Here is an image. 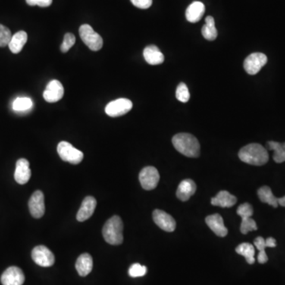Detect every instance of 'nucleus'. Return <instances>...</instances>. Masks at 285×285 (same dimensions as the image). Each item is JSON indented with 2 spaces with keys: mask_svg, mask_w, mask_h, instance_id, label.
I'll return each instance as SVG.
<instances>
[{
  "mask_svg": "<svg viewBox=\"0 0 285 285\" xmlns=\"http://www.w3.org/2000/svg\"><path fill=\"white\" fill-rule=\"evenodd\" d=\"M175 149L185 156L198 158L201 154V146L198 139L189 133H179L172 139Z\"/></svg>",
  "mask_w": 285,
  "mask_h": 285,
  "instance_id": "f257e3e1",
  "label": "nucleus"
},
{
  "mask_svg": "<svg viewBox=\"0 0 285 285\" xmlns=\"http://www.w3.org/2000/svg\"><path fill=\"white\" fill-rule=\"evenodd\" d=\"M241 161L254 166H263L269 161L268 151L259 144H250L239 151Z\"/></svg>",
  "mask_w": 285,
  "mask_h": 285,
  "instance_id": "f03ea898",
  "label": "nucleus"
},
{
  "mask_svg": "<svg viewBox=\"0 0 285 285\" xmlns=\"http://www.w3.org/2000/svg\"><path fill=\"white\" fill-rule=\"evenodd\" d=\"M123 222L118 216H114L107 220L102 229V235L105 242L110 245H120L124 241Z\"/></svg>",
  "mask_w": 285,
  "mask_h": 285,
  "instance_id": "7ed1b4c3",
  "label": "nucleus"
},
{
  "mask_svg": "<svg viewBox=\"0 0 285 285\" xmlns=\"http://www.w3.org/2000/svg\"><path fill=\"white\" fill-rule=\"evenodd\" d=\"M79 36L85 45L92 50L98 51L103 46V40L90 25H82L79 28Z\"/></svg>",
  "mask_w": 285,
  "mask_h": 285,
  "instance_id": "20e7f679",
  "label": "nucleus"
},
{
  "mask_svg": "<svg viewBox=\"0 0 285 285\" xmlns=\"http://www.w3.org/2000/svg\"><path fill=\"white\" fill-rule=\"evenodd\" d=\"M57 152L60 155V158L64 162H67L69 164H80L83 159V153L79 150L75 148L70 142L62 141L57 146Z\"/></svg>",
  "mask_w": 285,
  "mask_h": 285,
  "instance_id": "39448f33",
  "label": "nucleus"
},
{
  "mask_svg": "<svg viewBox=\"0 0 285 285\" xmlns=\"http://www.w3.org/2000/svg\"><path fill=\"white\" fill-rule=\"evenodd\" d=\"M139 179L142 189L152 190L158 186L160 179L159 173L155 167H145L139 173Z\"/></svg>",
  "mask_w": 285,
  "mask_h": 285,
  "instance_id": "423d86ee",
  "label": "nucleus"
},
{
  "mask_svg": "<svg viewBox=\"0 0 285 285\" xmlns=\"http://www.w3.org/2000/svg\"><path fill=\"white\" fill-rule=\"evenodd\" d=\"M268 58L261 52H254L246 57L244 60L243 67L249 75L254 76L258 74L262 67L266 64Z\"/></svg>",
  "mask_w": 285,
  "mask_h": 285,
  "instance_id": "0eeeda50",
  "label": "nucleus"
},
{
  "mask_svg": "<svg viewBox=\"0 0 285 285\" xmlns=\"http://www.w3.org/2000/svg\"><path fill=\"white\" fill-rule=\"evenodd\" d=\"M132 109V102L127 98H119L112 101L105 106V113L111 117L124 115Z\"/></svg>",
  "mask_w": 285,
  "mask_h": 285,
  "instance_id": "6e6552de",
  "label": "nucleus"
},
{
  "mask_svg": "<svg viewBox=\"0 0 285 285\" xmlns=\"http://www.w3.org/2000/svg\"><path fill=\"white\" fill-rule=\"evenodd\" d=\"M32 258L37 264L42 267H50L55 263L52 251L45 246H38L32 251Z\"/></svg>",
  "mask_w": 285,
  "mask_h": 285,
  "instance_id": "1a4fd4ad",
  "label": "nucleus"
},
{
  "mask_svg": "<svg viewBox=\"0 0 285 285\" xmlns=\"http://www.w3.org/2000/svg\"><path fill=\"white\" fill-rule=\"evenodd\" d=\"M29 212L36 219L42 218L45 212V196L42 191L33 192L29 201Z\"/></svg>",
  "mask_w": 285,
  "mask_h": 285,
  "instance_id": "9d476101",
  "label": "nucleus"
},
{
  "mask_svg": "<svg viewBox=\"0 0 285 285\" xmlns=\"http://www.w3.org/2000/svg\"><path fill=\"white\" fill-rule=\"evenodd\" d=\"M24 282V273L19 267H9L1 277V283L3 285H23Z\"/></svg>",
  "mask_w": 285,
  "mask_h": 285,
  "instance_id": "9b49d317",
  "label": "nucleus"
},
{
  "mask_svg": "<svg viewBox=\"0 0 285 285\" xmlns=\"http://www.w3.org/2000/svg\"><path fill=\"white\" fill-rule=\"evenodd\" d=\"M64 89L60 81L52 80L47 85L43 97L47 102L54 103L64 97Z\"/></svg>",
  "mask_w": 285,
  "mask_h": 285,
  "instance_id": "f8f14e48",
  "label": "nucleus"
},
{
  "mask_svg": "<svg viewBox=\"0 0 285 285\" xmlns=\"http://www.w3.org/2000/svg\"><path fill=\"white\" fill-rule=\"evenodd\" d=\"M153 220L156 225L167 232H173L176 228V222L174 219L162 210L156 209L153 211Z\"/></svg>",
  "mask_w": 285,
  "mask_h": 285,
  "instance_id": "ddd939ff",
  "label": "nucleus"
},
{
  "mask_svg": "<svg viewBox=\"0 0 285 285\" xmlns=\"http://www.w3.org/2000/svg\"><path fill=\"white\" fill-rule=\"evenodd\" d=\"M31 177V170L29 163L26 158H20L16 163L14 179L20 185L26 184Z\"/></svg>",
  "mask_w": 285,
  "mask_h": 285,
  "instance_id": "4468645a",
  "label": "nucleus"
},
{
  "mask_svg": "<svg viewBox=\"0 0 285 285\" xmlns=\"http://www.w3.org/2000/svg\"><path fill=\"white\" fill-rule=\"evenodd\" d=\"M97 206V201L95 198L91 196L86 197L83 200L80 208L77 213L78 221L84 222L91 218L95 212V208Z\"/></svg>",
  "mask_w": 285,
  "mask_h": 285,
  "instance_id": "2eb2a0df",
  "label": "nucleus"
},
{
  "mask_svg": "<svg viewBox=\"0 0 285 285\" xmlns=\"http://www.w3.org/2000/svg\"><path fill=\"white\" fill-rule=\"evenodd\" d=\"M205 222L208 227L220 237H225L228 233V230L223 223V219L220 214L208 216L205 219Z\"/></svg>",
  "mask_w": 285,
  "mask_h": 285,
  "instance_id": "dca6fc26",
  "label": "nucleus"
},
{
  "mask_svg": "<svg viewBox=\"0 0 285 285\" xmlns=\"http://www.w3.org/2000/svg\"><path fill=\"white\" fill-rule=\"evenodd\" d=\"M196 190V183L191 179H185L179 184L176 195L180 201H187L192 195L194 194Z\"/></svg>",
  "mask_w": 285,
  "mask_h": 285,
  "instance_id": "f3484780",
  "label": "nucleus"
},
{
  "mask_svg": "<svg viewBox=\"0 0 285 285\" xmlns=\"http://www.w3.org/2000/svg\"><path fill=\"white\" fill-rule=\"evenodd\" d=\"M237 202V198L226 190H222L217 196L211 198V204L213 206L222 208H231Z\"/></svg>",
  "mask_w": 285,
  "mask_h": 285,
  "instance_id": "a211bd4d",
  "label": "nucleus"
},
{
  "mask_svg": "<svg viewBox=\"0 0 285 285\" xmlns=\"http://www.w3.org/2000/svg\"><path fill=\"white\" fill-rule=\"evenodd\" d=\"M205 7L204 4L199 1L192 3L186 9V17L187 21L191 23H196L202 19L205 14Z\"/></svg>",
  "mask_w": 285,
  "mask_h": 285,
  "instance_id": "6ab92c4d",
  "label": "nucleus"
},
{
  "mask_svg": "<svg viewBox=\"0 0 285 285\" xmlns=\"http://www.w3.org/2000/svg\"><path fill=\"white\" fill-rule=\"evenodd\" d=\"M144 57L148 64L158 65L164 63L165 57L159 48L155 45H149L144 50Z\"/></svg>",
  "mask_w": 285,
  "mask_h": 285,
  "instance_id": "aec40b11",
  "label": "nucleus"
},
{
  "mask_svg": "<svg viewBox=\"0 0 285 285\" xmlns=\"http://www.w3.org/2000/svg\"><path fill=\"white\" fill-rule=\"evenodd\" d=\"M76 268L81 277H86L93 269V258L89 254H81L76 263Z\"/></svg>",
  "mask_w": 285,
  "mask_h": 285,
  "instance_id": "412c9836",
  "label": "nucleus"
},
{
  "mask_svg": "<svg viewBox=\"0 0 285 285\" xmlns=\"http://www.w3.org/2000/svg\"><path fill=\"white\" fill-rule=\"evenodd\" d=\"M27 33L26 32H17L12 37L11 42L9 43L8 46L10 50L13 54H19L27 42Z\"/></svg>",
  "mask_w": 285,
  "mask_h": 285,
  "instance_id": "4be33fe9",
  "label": "nucleus"
},
{
  "mask_svg": "<svg viewBox=\"0 0 285 285\" xmlns=\"http://www.w3.org/2000/svg\"><path fill=\"white\" fill-rule=\"evenodd\" d=\"M201 33L208 41H214L217 39L218 33L215 26V20L211 16H208L205 19V24L201 29Z\"/></svg>",
  "mask_w": 285,
  "mask_h": 285,
  "instance_id": "5701e85b",
  "label": "nucleus"
},
{
  "mask_svg": "<svg viewBox=\"0 0 285 285\" xmlns=\"http://www.w3.org/2000/svg\"><path fill=\"white\" fill-rule=\"evenodd\" d=\"M258 198L263 203H266L273 208H277L280 198H276L273 194L271 189L269 186H262L258 191Z\"/></svg>",
  "mask_w": 285,
  "mask_h": 285,
  "instance_id": "b1692460",
  "label": "nucleus"
},
{
  "mask_svg": "<svg viewBox=\"0 0 285 285\" xmlns=\"http://www.w3.org/2000/svg\"><path fill=\"white\" fill-rule=\"evenodd\" d=\"M236 251L237 254H240L246 258L248 264H253L255 262V258H254L255 249L252 244L243 242L236 247Z\"/></svg>",
  "mask_w": 285,
  "mask_h": 285,
  "instance_id": "393cba45",
  "label": "nucleus"
},
{
  "mask_svg": "<svg viewBox=\"0 0 285 285\" xmlns=\"http://www.w3.org/2000/svg\"><path fill=\"white\" fill-rule=\"evenodd\" d=\"M267 146L270 150L274 151L273 159L277 164H281L285 162V142H275V141H269Z\"/></svg>",
  "mask_w": 285,
  "mask_h": 285,
  "instance_id": "a878e982",
  "label": "nucleus"
},
{
  "mask_svg": "<svg viewBox=\"0 0 285 285\" xmlns=\"http://www.w3.org/2000/svg\"><path fill=\"white\" fill-rule=\"evenodd\" d=\"M254 246L259 251L258 254V261L260 264H264L268 261V256L265 253V248L267 247L265 244V239L262 237H258L255 239L254 242Z\"/></svg>",
  "mask_w": 285,
  "mask_h": 285,
  "instance_id": "bb28decb",
  "label": "nucleus"
},
{
  "mask_svg": "<svg viewBox=\"0 0 285 285\" xmlns=\"http://www.w3.org/2000/svg\"><path fill=\"white\" fill-rule=\"evenodd\" d=\"M32 100L29 98H17L13 103V109L16 111H25L31 108Z\"/></svg>",
  "mask_w": 285,
  "mask_h": 285,
  "instance_id": "cd10ccee",
  "label": "nucleus"
},
{
  "mask_svg": "<svg viewBox=\"0 0 285 285\" xmlns=\"http://www.w3.org/2000/svg\"><path fill=\"white\" fill-rule=\"evenodd\" d=\"M176 98L181 102H187L190 98L189 89L186 83H181L176 89Z\"/></svg>",
  "mask_w": 285,
  "mask_h": 285,
  "instance_id": "c85d7f7f",
  "label": "nucleus"
},
{
  "mask_svg": "<svg viewBox=\"0 0 285 285\" xmlns=\"http://www.w3.org/2000/svg\"><path fill=\"white\" fill-rule=\"evenodd\" d=\"M258 230L256 222L254 221L251 217L242 219L240 230L243 235H246L250 231Z\"/></svg>",
  "mask_w": 285,
  "mask_h": 285,
  "instance_id": "c756f323",
  "label": "nucleus"
},
{
  "mask_svg": "<svg viewBox=\"0 0 285 285\" xmlns=\"http://www.w3.org/2000/svg\"><path fill=\"white\" fill-rule=\"evenodd\" d=\"M11 32L8 28L0 24V47H5L11 42Z\"/></svg>",
  "mask_w": 285,
  "mask_h": 285,
  "instance_id": "7c9ffc66",
  "label": "nucleus"
},
{
  "mask_svg": "<svg viewBox=\"0 0 285 285\" xmlns=\"http://www.w3.org/2000/svg\"><path fill=\"white\" fill-rule=\"evenodd\" d=\"M147 273V267L141 265L139 263L132 264L129 270V274L131 277H144Z\"/></svg>",
  "mask_w": 285,
  "mask_h": 285,
  "instance_id": "2f4dec72",
  "label": "nucleus"
},
{
  "mask_svg": "<svg viewBox=\"0 0 285 285\" xmlns=\"http://www.w3.org/2000/svg\"><path fill=\"white\" fill-rule=\"evenodd\" d=\"M237 214L242 219L251 217L254 214V208L249 203H244L238 208Z\"/></svg>",
  "mask_w": 285,
  "mask_h": 285,
  "instance_id": "473e14b6",
  "label": "nucleus"
},
{
  "mask_svg": "<svg viewBox=\"0 0 285 285\" xmlns=\"http://www.w3.org/2000/svg\"><path fill=\"white\" fill-rule=\"evenodd\" d=\"M76 43V37L74 34L70 33H66L64 35V42L60 46V50L62 52H68L70 48L73 46Z\"/></svg>",
  "mask_w": 285,
  "mask_h": 285,
  "instance_id": "72a5a7b5",
  "label": "nucleus"
},
{
  "mask_svg": "<svg viewBox=\"0 0 285 285\" xmlns=\"http://www.w3.org/2000/svg\"><path fill=\"white\" fill-rule=\"evenodd\" d=\"M131 2L139 9H148L152 5V0H131Z\"/></svg>",
  "mask_w": 285,
  "mask_h": 285,
  "instance_id": "f704fd0d",
  "label": "nucleus"
},
{
  "mask_svg": "<svg viewBox=\"0 0 285 285\" xmlns=\"http://www.w3.org/2000/svg\"><path fill=\"white\" fill-rule=\"evenodd\" d=\"M28 5L39 6L42 7H49L52 4V0H26Z\"/></svg>",
  "mask_w": 285,
  "mask_h": 285,
  "instance_id": "c9c22d12",
  "label": "nucleus"
},
{
  "mask_svg": "<svg viewBox=\"0 0 285 285\" xmlns=\"http://www.w3.org/2000/svg\"><path fill=\"white\" fill-rule=\"evenodd\" d=\"M265 244H266L267 247H276V246H277V241H276L274 238L270 237L265 239Z\"/></svg>",
  "mask_w": 285,
  "mask_h": 285,
  "instance_id": "e433bc0d",
  "label": "nucleus"
},
{
  "mask_svg": "<svg viewBox=\"0 0 285 285\" xmlns=\"http://www.w3.org/2000/svg\"><path fill=\"white\" fill-rule=\"evenodd\" d=\"M279 205L282 207H285V196L280 198V201H279Z\"/></svg>",
  "mask_w": 285,
  "mask_h": 285,
  "instance_id": "4c0bfd02",
  "label": "nucleus"
}]
</instances>
